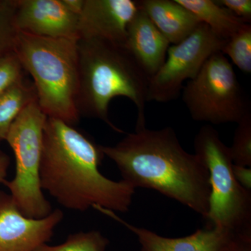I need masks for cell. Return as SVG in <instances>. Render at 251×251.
I'll use <instances>...</instances> for the list:
<instances>
[{"mask_svg":"<svg viewBox=\"0 0 251 251\" xmlns=\"http://www.w3.org/2000/svg\"><path fill=\"white\" fill-rule=\"evenodd\" d=\"M104 156L101 146L85 133L47 117L40 167L42 190L71 210L99 206L126 212L135 189L124 180L113 181L100 173Z\"/></svg>","mask_w":251,"mask_h":251,"instance_id":"1","label":"cell"},{"mask_svg":"<svg viewBox=\"0 0 251 251\" xmlns=\"http://www.w3.org/2000/svg\"><path fill=\"white\" fill-rule=\"evenodd\" d=\"M122 180L133 188L155 190L205 218L209 209V172L196 153L187 152L171 127L135 128L115 146H101Z\"/></svg>","mask_w":251,"mask_h":251,"instance_id":"2","label":"cell"},{"mask_svg":"<svg viewBox=\"0 0 251 251\" xmlns=\"http://www.w3.org/2000/svg\"><path fill=\"white\" fill-rule=\"evenodd\" d=\"M78 89L76 107L80 116L92 117L124 133L109 118L112 99L126 97L137 108L136 128L145 126V105L150 77L125 46L96 39L77 41Z\"/></svg>","mask_w":251,"mask_h":251,"instance_id":"3","label":"cell"},{"mask_svg":"<svg viewBox=\"0 0 251 251\" xmlns=\"http://www.w3.org/2000/svg\"><path fill=\"white\" fill-rule=\"evenodd\" d=\"M77 41L18 32L14 52L30 74L39 107L48 117L70 125L80 119Z\"/></svg>","mask_w":251,"mask_h":251,"instance_id":"4","label":"cell"},{"mask_svg":"<svg viewBox=\"0 0 251 251\" xmlns=\"http://www.w3.org/2000/svg\"><path fill=\"white\" fill-rule=\"evenodd\" d=\"M194 148L209 172L211 192L206 226L251 234V192L234 176L229 147L214 127L205 125L195 137Z\"/></svg>","mask_w":251,"mask_h":251,"instance_id":"5","label":"cell"},{"mask_svg":"<svg viewBox=\"0 0 251 251\" xmlns=\"http://www.w3.org/2000/svg\"><path fill=\"white\" fill-rule=\"evenodd\" d=\"M47 116L37 100L20 114L6 137L14 151L16 175L4 184L9 188L15 204L23 215L42 219L52 213V206L43 193L40 167L44 146V131Z\"/></svg>","mask_w":251,"mask_h":251,"instance_id":"6","label":"cell"},{"mask_svg":"<svg viewBox=\"0 0 251 251\" xmlns=\"http://www.w3.org/2000/svg\"><path fill=\"white\" fill-rule=\"evenodd\" d=\"M182 100L193 120L212 125L238 124L251 112L233 66L221 52L212 54L188 80Z\"/></svg>","mask_w":251,"mask_h":251,"instance_id":"7","label":"cell"},{"mask_svg":"<svg viewBox=\"0 0 251 251\" xmlns=\"http://www.w3.org/2000/svg\"><path fill=\"white\" fill-rule=\"evenodd\" d=\"M226 42L201 23L184 41L170 46L166 61L150 77L148 101L167 103L177 99L185 81L194 78L206 61L221 52Z\"/></svg>","mask_w":251,"mask_h":251,"instance_id":"8","label":"cell"},{"mask_svg":"<svg viewBox=\"0 0 251 251\" xmlns=\"http://www.w3.org/2000/svg\"><path fill=\"white\" fill-rule=\"evenodd\" d=\"M64 214L52 211L42 219L23 215L11 195L0 191V251H34L53 235Z\"/></svg>","mask_w":251,"mask_h":251,"instance_id":"9","label":"cell"},{"mask_svg":"<svg viewBox=\"0 0 251 251\" xmlns=\"http://www.w3.org/2000/svg\"><path fill=\"white\" fill-rule=\"evenodd\" d=\"M140 10L133 0H85L78 17L80 39L125 44L128 25Z\"/></svg>","mask_w":251,"mask_h":251,"instance_id":"10","label":"cell"},{"mask_svg":"<svg viewBox=\"0 0 251 251\" xmlns=\"http://www.w3.org/2000/svg\"><path fill=\"white\" fill-rule=\"evenodd\" d=\"M14 23L18 32L79 40L78 16L62 0H16Z\"/></svg>","mask_w":251,"mask_h":251,"instance_id":"11","label":"cell"},{"mask_svg":"<svg viewBox=\"0 0 251 251\" xmlns=\"http://www.w3.org/2000/svg\"><path fill=\"white\" fill-rule=\"evenodd\" d=\"M94 209L118 221L138 237L140 251H223L238 237L239 234L215 226H206L184 237H163L150 229L136 227L122 219L115 212L95 206Z\"/></svg>","mask_w":251,"mask_h":251,"instance_id":"12","label":"cell"},{"mask_svg":"<svg viewBox=\"0 0 251 251\" xmlns=\"http://www.w3.org/2000/svg\"><path fill=\"white\" fill-rule=\"evenodd\" d=\"M170 46L169 41L140 9L128 25L124 46L150 79L166 61Z\"/></svg>","mask_w":251,"mask_h":251,"instance_id":"13","label":"cell"},{"mask_svg":"<svg viewBox=\"0 0 251 251\" xmlns=\"http://www.w3.org/2000/svg\"><path fill=\"white\" fill-rule=\"evenodd\" d=\"M138 4L171 45L184 41L201 24L176 0H140Z\"/></svg>","mask_w":251,"mask_h":251,"instance_id":"14","label":"cell"},{"mask_svg":"<svg viewBox=\"0 0 251 251\" xmlns=\"http://www.w3.org/2000/svg\"><path fill=\"white\" fill-rule=\"evenodd\" d=\"M202 24L205 25L216 36L229 40L245 24L229 10L213 0H176Z\"/></svg>","mask_w":251,"mask_h":251,"instance_id":"15","label":"cell"},{"mask_svg":"<svg viewBox=\"0 0 251 251\" xmlns=\"http://www.w3.org/2000/svg\"><path fill=\"white\" fill-rule=\"evenodd\" d=\"M36 100L34 84L25 78L0 95V143L6 139L11 125L20 114Z\"/></svg>","mask_w":251,"mask_h":251,"instance_id":"16","label":"cell"},{"mask_svg":"<svg viewBox=\"0 0 251 251\" xmlns=\"http://www.w3.org/2000/svg\"><path fill=\"white\" fill-rule=\"evenodd\" d=\"M221 52L246 74L251 73V25L245 24L227 41Z\"/></svg>","mask_w":251,"mask_h":251,"instance_id":"17","label":"cell"},{"mask_svg":"<svg viewBox=\"0 0 251 251\" xmlns=\"http://www.w3.org/2000/svg\"><path fill=\"white\" fill-rule=\"evenodd\" d=\"M109 241L97 230L72 234L57 246L43 244L34 251H105Z\"/></svg>","mask_w":251,"mask_h":251,"instance_id":"18","label":"cell"},{"mask_svg":"<svg viewBox=\"0 0 251 251\" xmlns=\"http://www.w3.org/2000/svg\"><path fill=\"white\" fill-rule=\"evenodd\" d=\"M16 0H0V59L14 52L18 31L14 23Z\"/></svg>","mask_w":251,"mask_h":251,"instance_id":"19","label":"cell"},{"mask_svg":"<svg viewBox=\"0 0 251 251\" xmlns=\"http://www.w3.org/2000/svg\"><path fill=\"white\" fill-rule=\"evenodd\" d=\"M229 151L234 165L251 167V112L238 123Z\"/></svg>","mask_w":251,"mask_h":251,"instance_id":"20","label":"cell"},{"mask_svg":"<svg viewBox=\"0 0 251 251\" xmlns=\"http://www.w3.org/2000/svg\"><path fill=\"white\" fill-rule=\"evenodd\" d=\"M24 72L14 51L0 59V95L23 80Z\"/></svg>","mask_w":251,"mask_h":251,"instance_id":"21","label":"cell"},{"mask_svg":"<svg viewBox=\"0 0 251 251\" xmlns=\"http://www.w3.org/2000/svg\"><path fill=\"white\" fill-rule=\"evenodd\" d=\"M216 1L217 4L229 10L236 17L244 23L251 24V0H219Z\"/></svg>","mask_w":251,"mask_h":251,"instance_id":"22","label":"cell"},{"mask_svg":"<svg viewBox=\"0 0 251 251\" xmlns=\"http://www.w3.org/2000/svg\"><path fill=\"white\" fill-rule=\"evenodd\" d=\"M233 173L239 184L251 192V167L237 166L233 163Z\"/></svg>","mask_w":251,"mask_h":251,"instance_id":"23","label":"cell"},{"mask_svg":"<svg viewBox=\"0 0 251 251\" xmlns=\"http://www.w3.org/2000/svg\"><path fill=\"white\" fill-rule=\"evenodd\" d=\"M223 251H251V234H243Z\"/></svg>","mask_w":251,"mask_h":251,"instance_id":"24","label":"cell"},{"mask_svg":"<svg viewBox=\"0 0 251 251\" xmlns=\"http://www.w3.org/2000/svg\"><path fill=\"white\" fill-rule=\"evenodd\" d=\"M67 9L75 16H80L83 9L85 0H62Z\"/></svg>","mask_w":251,"mask_h":251,"instance_id":"25","label":"cell"},{"mask_svg":"<svg viewBox=\"0 0 251 251\" xmlns=\"http://www.w3.org/2000/svg\"><path fill=\"white\" fill-rule=\"evenodd\" d=\"M9 166V156L0 150V183H4L6 181Z\"/></svg>","mask_w":251,"mask_h":251,"instance_id":"26","label":"cell"}]
</instances>
